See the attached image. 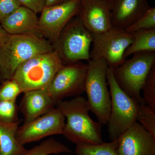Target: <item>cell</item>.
Returning <instances> with one entry per match:
<instances>
[{
  "label": "cell",
  "mask_w": 155,
  "mask_h": 155,
  "mask_svg": "<svg viewBox=\"0 0 155 155\" xmlns=\"http://www.w3.org/2000/svg\"><path fill=\"white\" fill-rule=\"evenodd\" d=\"M88 64L81 62L65 64L56 73L47 90L56 106L66 98L85 92Z\"/></svg>",
  "instance_id": "obj_9"
},
{
  "label": "cell",
  "mask_w": 155,
  "mask_h": 155,
  "mask_svg": "<svg viewBox=\"0 0 155 155\" xmlns=\"http://www.w3.org/2000/svg\"><path fill=\"white\" fill-rule=\"evenodd\" d=\"M88 69L85 92L91 111L102 125L107 124L111 111V100L108 90V66L105 60L92 59L88 62Z\"/></svg>",
  "instance_id": "obj_5"
},
{
  "label": "cell",
  "mask_w": 155,
  "mask_h": 155,
  "mask_svg": "<svg viewBox=\"0 0 155 155\" xmlns=\"http://www.w3.org/2000/svg\"><path fill=\"white\" fill-rule=\"evenodd\" d=\"M23 93L19 109L24 117V123L31 122L56 106L47 89L34 90Z\"/></svg>",
  "instance_id": "obj_16"
},
{
  "label": "cell",
  "mask_w": 155,
  "mask_h": 155,
  "mask_svg": "<svg viewBox=\"0 0 155 155\" xmlns=\"http://www.w3.org/2000/svg\"><path fill=\"white\" fill-rule=\"evenodd\" d=\"M147 0H115L111 8L113 27L125 30L150 8Z\"/></svg>",
  "instance_id": "obj_14"
},
{
  "label": "cell",
  "mask_w": 155,
  "mask_h": 155,
  "mask_svg": "<svg viewBox=\"0 0 155 155\" xmlns=\"http://www.w3.org/2000/svg\"><path fill=\"white\" fill-rule=\"evenodd\" d=\"M81 0L46 7L38 18V29L42 36L54 44L61 31L80 12Z\"/></svg>",
  "instance_id": "obj_11"
},
{
  "label": "cell",
  "mask_w": 155,
  "mask_h": 155,
  "mask_svg": "<svg viewBox=\"0 0 155 155\" xmlns=\"http://www.w3.org/2000/svg\"><path fill=\"white\" fill-rule=\"evenodd\" d=\"M118 140L104 142L98 144L76 145V155H118L116 152Z\"/></svg>",
  "instance_id": "obj_20"
},
{
  "label": "cell",
  "mask_w": 155,
  "mask_h": 155,
  "mask_svg": "<svg viewBox=\"0 0 155 155\" xmlns=\"http://www.w3.org/2000/svg\"><path fill=\"white\" fill-rule=\"evenodd\" d=\"M60 153H73L70 148L54 138L48 139L30 150L24 155H49Z\"/></svg>",
  "instance_id": "obj_19"
},
{
  "label": "cell",
  "mask_w": 155,
  "mask_h": 155,
  "mask_svg": "<svg viewBox=\"0 0 155 155\" xmlns=\"http://www.w3.org/2000/svg\"><path fill=\"white\" fill-rule=\"evenodd\" d=\"M155 65V52H141L134 54L133 57L119 67L113 69L117 84L128 96L139 104H145L140 95L150 71Z\"/></svg>",
  "instance_id": "obj_7"
},
{
  "label": "cell",
  "mask_w": 155,
  "mask_h": 155,
  "mask_svg": "<svg viewBox=\"0 0 155 155\" xmlns=\"http://www.w3.org/2000/svg\"><path fill=\"white\" fill-rule=\"evenodd\" d=\"M0 85H1V84H0Z\"/></svg>",
  "instance_id": "obj_31"
},
{
  "label": "cell",
  "mask_w": 155,
  "mask_h": 155,
  "mask_svg": "<svg viewBox=\"0 0 155 155\" xmlns=\"http://www.w3.org/2000/svg\"><path fill=\"white\" fill-rule=\"evenodd\" d=\"M10 35H11L4 29L0 23V47L2 46L7 42Z\"/></svg>",
  "instance_id": "obj_28"
},
{
  "label": "cell",
  "mask_w": 155,
  "mask_h": 155,
  "mask_svg": "<svg viewBox=\"0 0 155 155\" xmlns=\"http://www.w3.org/2000/svg\"><path fill=\"white\" fill-rule=\"evenodd\" d=\"M54 50L52 44L44 38L29 34L10 35L0 47V82L12 79L18 67L31 58Z\"/></svg>",
  "instance_id": "obj_2"
},
{
  "label": "cell",
  "mask_w": 155,
  "mask_h": 155,
  "mask_svg": "<svg viewBox=\"0 0 155 155\" xmlns=\"http://www.w3.org/2000/svg\"><path fill=\"white\" fill-rule=\"evenodd\" d=\"M93 36L91 60L103 59L112 69L125 62L124 53L134 39L133 33L114 27L103 33L93 34Z\"/></svg>",
  "instance_id": "obj_8"
},
{
  "label": "cell",
  "mask_w": 155,
  "mask_h": 155,
  "mask_svg": "<svg viewBox=\"0 0 155 155\" xmlns=\"http://www.w3.org/2000/svg\"><path fill=\"white\" fill-rule=\"evenodd\" d=\"M20 6L17 0H0V23Z\"/></svg>",
  "instance_id": "obj_26"
},
{
  "label": "cell",
  "mask_w": 155,
  "mask_h": 155,
  "mask_svg": "<svg viewBox=\"0 0 155 155\" xmlns=\"http://www.w3.org/2000/svg\"><path fill=\"white\" fill-rule=\"evenodd\" d=\"M93 40V34L76 16L67 23L53 45L64 65L82 61L89 62Z\"/></svg>",
  "instance_id": "obj_4"
},
{
  "label": "cell",
  "mask_w": 155,
  "mask_h": 155,
  "mask_svg": "<svg viewBox=\"0 0 155 155\" xmlns=\"http://www.w3.org/2000/svg\"><path fill=\"white\" fill-rule=\"evenodd\" d=\"M104 1H105V2H107L108 4H110L111 6V8H112V5H113L114 2H115V0H104Z\"/></svg>",
  "instance_id": "obj_30"
},
{
  "label": "cell",
  "mask_w": 155,
  "mask_h": 155,
  "mask_svg": "<svg viewBox=\"0 0 155 155\" xmlns=\"http://www.w3.org/2000/svg\"><path fill=\"white\" fill-rule=\"evenodd\" d=\"M21 6L30 9L36 14L41 13L46 7L47 0H17Z\"/></svg>",
  "instance_id": "obj_27"
},
{
  "label": "cell",
  "mask_w": 155,
  "mask_h": 155,
  "mask_svg": "<svg viewBox=\"0 0 155 155\" xmlns=\"http://www.w3.org/2000/svg\"><path fill=\"white\" fill-rule=\"evenodd\" d=\"M137 121L155 138V112L145 104H140Z\"/></svg>",
  "instance_id": "obj_22"
},
{
  "label": "cell",
  "mask_w": 155,
  "mask_h": 155,
  "mask_svg": "<svg viewBox=\"0 0 155 155\" xmlns=\"http://www.w3.org/2000/svg\"><path fill=\"white\" fill-rule=\"evenodd\" d=\"M20 122V121L8 122L0 120V155H24L27 151L17 138Z\"/></svg>",
  "instance_id": "obj_17"
},
{
  "label": "cell",
  "mask_w": 155,
  "mask_h": 155,
  "mask_svg": "<svg viewBox=\"0 0 155 155\" xmlns=\"http://www.w3.org/2000/svg\"><path fill=\"white\" fill-rule=\"evenodd\" d=\"M117 140L118 155H155V138L137 122Z\"/></svg>",
  "instance_id": "obj_12"
},
{
  "label": "cell",
  "mask_w": 155,
  "mask_h": 155,
  "mask_svg": "<svg viewBox=\"0 0 155 155\" xmlns=\"http://www.w3.org/2000/svg\"><path fill=\"white\" fill-rule=\"evenodd\" d=\"M107 78L111 100L110 114L107 125L109 138L113 141L118 139L137 122L140 104L119 87L114 78L113 69L108 68Z\"/></svg>",
  "instance_id": "obj_6"
},
{
  "label": "cell",
  "mask_w": 155,
  "mask_h": 155,
  "mask_svg": "<svg viewBox=\"0 0 155 155\" xmlns=\"http://www.w3.org/2000/svg\"><path fill=\"white\" fill-rule=\"evenodd\" d=\"M55 50L34 56L21 64L12 79L16 81L22 93L47 89L57 72L64 66Z\"/></svg>",
  "instance_id": "obj_3"
},
{
  "label": "cell",
  "mask_w": 155,
  "mask_h": 155,
  "mask_svg": "<svg viewBox=\"0 0 155 155\" xmlns=\"http://www.w3.org/2000/svg\"><path fill=\"white\" fill-rule=\"evenodd\" d=\"M65 117L56 107L32 121L19 126L17 138L22 146L50 136L63 134Z\"/></svg>",
  "instance_id": "obj_10"
},
{
  "label": "cell",
  "mask_w": 155,
  "mask_h": 155,
  "mask_svg": "<svg viewBox=\"0 0 155 155\" xmlns=\"http://www.w3.org/2000/svg\"><path fill=\"white\" fill-rule=\"evenodd\" d=\"M111 6L104 0H81L78 16L93 34L103 33L113 27Z\"/></svg>",
  "instance_id": "obj_13"
},
{
  "label": "cell",
  "mask_w": 155,
  "mask_h": 155,
  "mask_svg": "<svg viewBox=\"0 0 155 155\" xmlns=\"http://www.w3.org/2000/svg\"><path fill=\"white\" fill-rule=\"evenodd\" d=\"M133 42L124 53L125 59L131 55L141 52H155V29L134 32Z\"/></svg>",
  "instance_id": "obj_18"
},
{
  "label": "cell",
  "mask_w": 155,
  "mask_h": 155,
  "mask_svg": "<svg viewBox=\"0 0 155 155\" xmlns=\"http://www.w3.org/2000/svg\"><path fill=\"white\" fill-rule=\"evenodd\" d=\"M72 1L74 0H47L46 7L64 4Z\"/></svg>",
  "instance_id": "obj_29"
},
{
  "label": "cell",
  "mask_w": 155,
  "mask_h": 155,
  "mask_svg": "<svg viewBox=\"0 0 155 155\" xmlns=\"http://www.w3.org/2000/svg\"><path fill=\"white\" fill-rule=\"evenodd\" d=\"M142 90L145 104L155 112V65L150 71Z\"/></svg>",
  "instance_id": "obj_23"
},
{
  "label": "cell",
  "mask_w": 155,
  "mask_h": 155,
  "mask_svg": "<svg viewBox=\"0 0 155 155\" xmlns=\"http://www.w3.org/2000/svg\"><path fill=\"white\" fill-rule=\"evenodd\" d=\"M153 29H155V8L150 7L136 22L125 30L129 33H132L140 31Z\"/></svg>",
  "instance_id": "obj_21"
},
{
  "label": "cell",
  "mask_w": 155,
  "mask_h": 155,
  "mask_svg": "<svg viewBox=\"0 0 155 155\" xmlns=\"http://www.w3.org/2000/svg\"><path fill=\"white\" fill-rule=\"evenodd\" d=\"M67 119L63 134L69 141L77 144L102 143V127L99 122L91 118L87 100L77 96L70 100H63L56 105Z\"/></svg>",
  "instance_id": "obj_1"
},
{
  "label": "cell",
  "mask_w": 155,
  "mask_h": 155,
  "mask_svg": "<svg viewBox=\"0 0 155 155\" xmlns=\"http://www.w3.org/2000/svg\"><path fill=\"white\" fill-rule=\"evenodd\" d=\"M22 93L21 87L16 81L14 79L5 81L0 85V101L16 102Z\"/></svg>",
  "instance_id": "obj_24"
},
{
  "label": "cell",
  "mask_w": 155,
  "mask_h": 155,
  "mask_svg": "<svg viewBox=\"0 0 155 155\" xmlns=\"http://www.w3.org/2000/svg\"><path fill=\"white\" fill-rule=\"evenodd\" d=\"M0 120L8 122L20 121L18 118V107L16 102L0 101Z\"/></svg>",
  "instance_id": "obj_25"
},
{
  "label": "cell",
  "mask_w": 155,
  "mask_h": 155,
  "mask_svg": "<svg viewBox=\"0 0 155 155\" xmlns=\"http://www.w3.org/2000/svg\"><path fill=\"white\" fill-rule=\"evenodd\" d=\"M0 23L10 35H33L43 38L39 31L37 14L24 6H20Z\"/></svg>",
  "instance_id": "obj_15"
}]
</instances>
